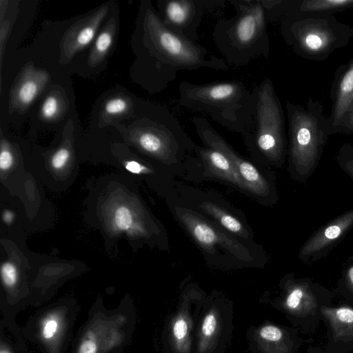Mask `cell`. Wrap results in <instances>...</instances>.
Here are the masks:
<instances>
[{"instance_id":"15","label":"cell","mask_w":353,"mask_h":353,"mask_svg":"<svg viewBox=\"0 0 353 353\" xmlns=\"http://www.w3.org/2000/svg\"><path fill=\"white\" fill-rule=\"evenodd\" d=\"M48 79L45 72L27 68L12 90V104L21 109L26 108L38 96Z\"/></svg>"},{"instance_id":"26","label":"cell","mask_w":353,"mask_h":353,"mask_svg":"<svg viewBox=\"0 0 353 353\" xmlns=\"http://www.w3.org/2000/svg\"><path fill=\"white\" fill-rule=\"evenodd\" d=\"M1 280L7 288L13 287L17 282L18 273L15 265L10 262H5L1 267Z\"/></svg>"},{"instance_id":"7","label":"cell","mask_w":353,"mask_h":353,"mask_svg":"<svg viewBox=\"0 0 353 353\" xmlns=\"http://www.w3.org/2000/svg\"><path fill=\"white\" fill-rule=\"evenodd\" d=\"M130 130L142 150L165 163L176 162L185 149L196 147L178 119L159 105H146L142 117Z\"/></svg>"},{"instance_id":"37","label":"cell","mask_w":353,"mask_h":353,"mask_svg":"<svg viewBox=\"0 0 353 353\" xmlns=\"http://www.w3.org/2000/svg\"><path fill=\"white\" fill-rule=\"evenodd\" d=\"M0 353H12V352H11V351H10L9 349H8L7 347H1Z\"/></svg>"},{"instance_id":"3","label":"cell","mask_w":353,"mask_h":353,"mask_svg":"<svg viewBox=\"0 0 353 353\" xmlns=\"http://www.w3.org/2000/svg\"><path fill=\"white\" fill-rule=\"evenodd\" d=\"M179 94L182 106L209 115L231 131L243 134L251 124L254 96L242 81L196 84L185 81L179 86Z\"/></svg>"},{"instance_id":"28","label":"cell","mask_w":353,"mask_h":353,"mask_svg":"<svg viewBox=\"0 0 353 353\" xmlns=\"http://www.w3.org/2000/svg\"><path fill=\"white\" fill-rule=\"evenodd\" d=\"M70 157V151L65 148H61L52 157L51 165L55 170L62 169L66 165Z\"/></svg>"},{"instance_id":"24","label":"cell","mask_w":353,"mask_h":353,"mask_svg":"<svg viewBox=\"0 0 353 353\" xmlns=\"http://www.w3.org/2000/svg\"><path fill=\"white\" fill-rule=\"evenodd\" d=\"M61 110V101L55 94L48 95L43 101L41 108V116L47 120L55 118Z\"/></svg>"},{"instance_id":"31","label":"cell","mask_w":353,"mask_h":353,"mask_svg":"<svg viewBox=\"0 0 353 353\" xmlns=\"http://www.w3.org/2000/svg\"><path fill=\"white\" fill-rule=\"evenodd\" d=\"M6 146V145L5 143H1L0 168L3 171L10 169L12 167L14 161L12 152Z\"/></svg>"},{"instance_id":"5","label":"cell","mask_w":353,"mask_h":353,"mask_svg":"<svg viewBox=\"0 0 353 353\" xmlns=\"http://www.w3.org/2000/svg\"><path fill=\"white\" fill-rule=\"evenodd\" d=\"M290 144V170L305 181L316 168L330 136L327 117L319 100L310 99L304 107L286 101Z\"/></svg>"},{"instance_id":"25","label":"cell","mask_w":353,"mask_h":353,"mask_svg":"<svg viewBox=\"0 0 353 353\" xmlns=\"http://www.w3.org/2000/svg\"><path fill=\"white\" fill-rule=\"evenodd\" d=\"M219 327V321L217 316L214 312H210L204 318L201 333L203 340H208L212 338L217 332Z\"/></svg>"},{"instance_id":"30","label":"cell","mask_w":353,"mask_h":353,"mask_svg":"<svg viewBox=\"0 0 353 353\" xmlns=\"http://www.w3.org/2000/svg\"><path fill=\"white\" fill-rule=\"evenodd\" d=\"M261 337L269 341H277L281 339L282 332L279 328L273 325H266L260 330Z\"/></svg>"},{"instance_id":"33","label":"cell","mask_w":353,"mask_h":353,"mask_svg":"<svg viewBox=\"0 0 353 353\" xmlns=\"http://www.w3.org/2000/svg\"><path fill=\"white\" fill-rule=\"evenodd\" d=\"M98 345L92 336L84 339L79 345L77 353H97Z\"/></svg>"},{"instance_id":"19","label":"cell","mask_w":353,"mask_h":353,"mask_svg":"<svg viewBox=\"0 0 353 353\" xmlns=\"http://www.w3.org/2000/svg\"><path fill=\"white\" fill-rule=\"evenodd\" d=\"M294 0H261L268 21L282 19L290 10Z\"/></svg>"},{"instance_id":"21","label":"cell","mask_w":353,"mask_h":353,"mask_svg":"<svg viewBox=\"0 0 353 353\" xmlns=\"http://www.w3.org/2000/svg\"><path fill=\"white\" fill-rule=\"evenodd\" d=\"M336 159L341 168L353 179V143L342 145Z\"/></svg>"},{"instance_id":"14","label":"cell","mask_w":353,"mask_h":353,"mask_svg":"<svg viewBox=\"0 0 353 353\" xmlns=\"http://www.w3.org/2000/svg\"><path fill=\"white\" fill-rule=\"evenodd\" d=\"M205 168L212 175L247 190L246 185L230 161L221 152L207 147L196 148Z\"/></svg>"},{"instance_id":"18","label":"cell","mask_w":353,"mask_h":353,"mask_svg":"<svg viewBox=\"0 0 353 353\" xmlns=\"http://www.w3.org/2000/svg\"><path fill=\"white\" fill-rule=\"evenodd\" d=\"M200 208L210 214L225 229L243 238H248L249 232L243 224L234 216L225 212L214 203L203 202L200 205Z\"/></svg>"},{"instance_id":"12","label":"cell","mask_w":353,"mask_h":353,"mask_svg":"<svg viewBox=\"0 0 353 353\" xmlns=\"http://www.w3.org/2000/svg\"><path fill=\"white\" fill-rule=\"evenodd\" d=\"M332 110L327 117L330 135L336 130L345 114L353 104V57L335 71L331 86Z\"/></svg>"},{"instance_id":"13","label":"cell","mask_w":353,"mask_h":353,"mask_svg":"<svg viewBox=\"0 0 353 353\" xmlns=\"http://www.w3.org/2000/svg\"><path fill=\"white\" fill-rule=\"evenodd\" d=\"M108 11V6H103L75 23L66 31L61 43V56L64 60H70L90 43Z\"/></svg>"},{"instance_id":"34","label":"cell","mask_w":353,"mask_h":353,"mask_svg":"<svg viewBox=\"0 0 353 353\" xmlns=\"http://www.w3.org/2000/svg\"><path fill=\"white\" fill-rule=\"evenodd\" d=\"M125 166L127 170L134 174L147 173L150 172V169L135 161H127Z\"/></svg>"},{"instance_id":"4","label":"cell","mask_w":353,"mask_h":353,"mask_svg":"<svg viewBox=\"0 0 353 353\" xmlns=\"http://www.w3.org/2000/svg\"><path fill=\"white\" fill-rule=\"evenodd\" d=\"M292 6L281 20L280 32L297 56L323 61L353 37V28L334 14L299 12Z\"/></svg>"},{"instance_id":"27","label":"cell","mask_w":353,"mask_h":353,"mask_svg":"<svg viewBox=\"0 0 353 353\" xmlns=\"http://www.w3.org/2000/svg\"><path fill=\"white\" fill-rule=\"evenodd\" d=\"M59 328V322L54 317H47L42 322L41 335L45 341H50L55 338Z\"/></svg>"},{"instance_id":"29","label":"cell","mask_w":353,"mask_h":353,"mask_svg":"<svg viewBox=\"0 0 353 353\" xmlns=\"http://www.w3.org/2000/svg\"><path fill=\"white\" fill-rule=\"evenodd\" d=\"M353 134V104L345 114L341 123L336 130V134Z\"/></svg>"},{"instance_id":"36","label":"cell","mask_w":353,"mask_h":353,"mask_svg":"<svg viewBox=\"0 0 353 353\" xmlns=\"http://www.w3.org/2000/svg\"><path fill=\"white\" fill-rule=\"evenodd\" d=\"M3 219L4 222L7 223H10L12 222L13 219V214L12 212L9 210H6L3 214Z\"/></svg>"},{"instance_id":"23","label":"cell","mask_w":353,"mask_h":353,"mask_svg":"<svg viewBox=\"0 0 353 353\" xmlns=\"http://www.w3.org/2000/svg\"><path fill=\"white\" fill-rule=\"evenodd\" d=\"M114 221L116 228L120 231H129L134 225L133 214L125 205L119 206L115 210Z\"/></svg>"},{"instance_id":"2","label":"cell","mask_w":353,"mask_h":353,"mask_svg":"<svg viewBox=\"0 0 353 353\" xmlns=\"http://www.w3.org/2000/svg\"><path fill=\"white\" fill-rule=\"evenodd\" d=\"M236 10L230 19L215 24L212 38L216 47L231 65H245L259 57L268 58L270 39L268 19L261 0H229Z\"/></svg>"},{"instance_id":"9","label":"cell","mask_w":353,"mask_h":353,"mask_svg":"<svg viewBox=\"0 0 353 353\" xmlns=\"http://www.w3.org/2000/svg\"><path fill=\"white\" fill-rule=\"evenodd\" d=\"M224 1L160 0L157 13L163 24L183 37L197 43L198 30L206 9Z\"/></svg>"},{"instance_id":"10","label":"cell","mask_w":353,"mask_h":353,"mask_svg":"<svg viewBox=\"0 0 353 353\" xmlns=\"http://www.w3.org/2000/svg\"><path fill=\"white\" fill-rule=\"evenodd\" d=\"M175 213L197 243L204 250L212 251L216 245H220L240 260L247 262L252 261V257L246 248L199 217L192 210L177 208Z\"/></svg>"},{"instance_id":"32","label":"cell","mask_w":353,"mask_h":353,"mask_svg":"<svg viewBox=\"0 0 353 353\" xmlns=\"http://www.w3.org/2000/svg\"><path fill=\"white\" fill-rule=\"evenodd\" d=\"M303 296V290L299 287L294 288L286 299L287 305L292 309L297 307Z\"/></svg>"},{"instance_id":"35","label":"cell","mask_w":353,"mask_h":353,"mask_svg":"<svg viewBox=\"0 0 353 353\" xmlns=\"http://www.w3.org/2000/svg\"><path fill=\"white\" fill-rule=\"evenodd\" d=\"M338 319L343 323L353 322V310L348 308H341L336 311Z\"/></svg>"},{"instance_id":"11","label":"cell","mask_w":353,"mask_h":353,"mask_svg":"<svg viewBox=\"0 0 353 353\" xmlns=\"http://www.w3.org/2000/svg\"><path fill=\"white\" fill-rule=\"evenodd\" d=\"M353 226V209L348 210L319 228L304 243L299 258L303 262L314 261L328 252Z\"/></svg>"},{"instance_id":"20","label":"cell","mask_w":353,"mask_h":353,"mask_svg":"<svg viewBox=\"0 0 353 353\" xmlns=\"http://www.w3.org/2000/svg\"><path fill=\"white\" fill-rule=\"evenodd\" d=\"M189 325L186 318L179 316L172 325V334L174 345L178 350L185 351L188 345L187 341L189 335Z\"/></svg>"},{"instance_id":"8","label":"cell","mask_w":353,"mask_h":353,"mask_svg":"<svg viewBox=\"0 0 353 353\" xmlns=\"http://www.w3.org/2000/svg\"><path fill=\"white\" fill-rule=\"evenodd\" d=\"M191 121L203 143L207 147L222 152L230 161L244 181L248 191L259 196L268 194V183L258 169L239 155L207 119L195 116Z\"/></svg>"},{"instance_id":"1","label":"cell","mask_w":353,"mask_h":353,"mask_svg":"<svg viewBox=\"0 0 353 353\" xmlns=\"http://www.w3.org/2000/svg\"><path fill=\"white\" fill-rule=\"evenodd\" d=\"M137 29L139 81L149 92L159 93L183 70H225V59L166 27L150 1L141 2Z\"/></svg>"},{"instance_id":"17","label":"cell","mask_w":353,"mask_h":353,"mask_svg":"<svg viewBox=\"0 0 353 353\" xmlns=\"http://www.w3.org/2000/svg\"><path fill=\"white\" fill-rule=\"evenodd\" d=\"M115 30L116 21L114 18H112L109 20L95 39L88 58V63L91 66H97L104 61L113 43Z\"/></svg>"},{"instance_id":"16","label":"cell","mask_w":353,"mask_h":353,"mask_svg":"<svg viewBox=\"0 0 353 353\" xmlns=\"http://www.w3.org/2000/svg\"><path fill=\"white\" fill-rule=\"evenodd\" d=\"M292 8L302 12L334 14L353 9V0H294Z\"/></svg>"},{"instance_id":"6","label":"cell","mask_w":353,"mask_h":353,"mask_svg":"<svg viewBox=\"0 0 353 353\" xmlns=\"http://www.w3.org/2000/svg\"><path fill=\"white\" fill-rule=\"evenodd\" d=\"M254 110L250 127L243 134L248 144L273 163L284 159L286 134L284 112L269 77L252 90Z\"/></svg>"},{"instance_id":"22","label":"cell","mask_w":353,"mask_h":353,"mask_svg":"<svg viewBox=\"0 0 353 353\" xmlns=\"http://www.w3.org/2000/svg\"><path fill=\"white\" fill-rule=\"evenodd\" d=\"M132 105L126 99L121 97H115L111 98L104 105L103 112L107 116L117 117L124 114Z\"/></svg>"}]
</instances>
